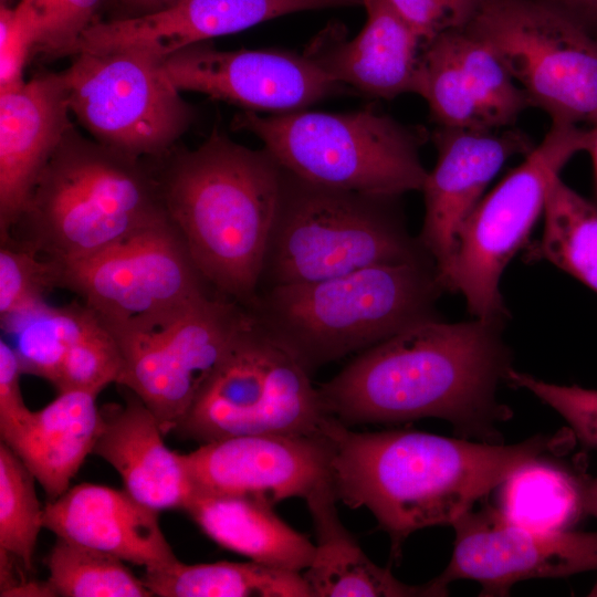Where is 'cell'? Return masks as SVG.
<instances>
[{
  "instance_id": "cell-1",
  "label": "cell",
  "mask_w": 597,
  "mask_h": 597,
  "mask_svg": "<svg viewBox=\"0 0 597 597\" xmlns=\"http://www.w3.org/2000/svg\"><path fill=\"white\" fill-rule=\"evenodd\" d=\"M504 320L416 324L362 352L317 388L324 411L345 426L441 418L464 436L494 441L511 417L496 401L510 352Z\"/></svg>"
},
{
  "instance_id": "cell-2",
  "label": "cell",
  "mask_w": 597,
  "mask_h": 597,
  "mask_svg": "<svg viewBox=\"0 0 597 597\" xmlns=\"http://www.w3.org/2000/svg\"><path fill=\"white\" fill-rule=\"evenodd\" d=\"M326 432L337 500L369 510L389 535L395 557L410 534L453 525L478 500L556 442L545 436L505 446L416 430L355 432L335 418Z\"/></svg>"
},
{
  "instance_id": "cell-3",
  "label": "cell",
  "mask_w": 597,
  "mask_h": 597,
  "mask_svg": "<svg viewBox=\"0 0 597 597\" xmlns=\"http://www.w3.org/2000/svg\"><path fill=\"white\" fill-rule=\"evenodd\" d=\"M155 172L167 217L206 281L247 308L253 306L282 167L265 148L251 149L213 130Z\"/></svg>"
},
{
  "instance_id": "cell-4",
  "label": "cell",
  "mask_w": 597,
  "mask_h": 597,
  "mask_svg": "<svg viewBox=\"0 0 597 597\" xmlns=\"http://www.w3.org/2000/svg\"><path fill=\"white\" fill-rule=\"evenodd\" d=\"M155 169L72 125L40 174L11 237L76 262L167 219Z\"/></svg>"
},
{
  "instance_id": "cell-5",
  "label": "cell",
  "mask_w": 597,
  "mask_h": 597,
  "mask_svg": "<svg viewBox=\"0 0 597 597\" xmlns=\"http://www.w3.org/2000/svg\"><path fill=\"white\" fill-rule=\"evenodd\" d=\"M434 261L378 264L258 293L249 311L311 374L439 318Z\"/></svg>"
},
{
  "instance_id": "cell-6",
  "label": "cell",
  "mask_w": 597,
  "mask_h": 597,
  "mask_svg": "<svg viewBox=\"0 0 597 597\" xmlns=\"http://www.w3.org/2000/svg\"><path fill=\"white\" fill-rule=\"evenodd\" d=\"M397 198L320 186L283 169L258 293L371 265L433 261L409 234Z\"/></svg>"
},
{
  "instance_id": "cell-7",
  "label": "cell",
  "mask_w": 597,
  "mask_h": 597,
  "mask_svg": "<svg viewBox=\"0 0 597 597\" xmlns=\"http://www.w3.org/2000/svg\"><path fill=\"white\" fill-rule=\"evenodd\" d=\"M233 126L259 137L283 169L320 186L399 197L421 190L428 175L417 136L370 109L271 116L247 109Z\"/></svg>"
},
{
  "instance_id": "cell-8",
  "label": "cell",
  "mask_w": 597,
  "mask_h": 597,
  "mask_svg": "<svg viewBox=\"0 0 597 597\" xmlns=\"http://www.w3.org/2000/svg\"><path fill=\"white\" fill-rule=\"evenodd\" d=\"M310 375L251 313L176 431L200 443L240 434H324L332 417Z\"/></svg>"
},
{
  "instance_id": "cell-9",
  "label": "cell",
  "mask_w": 597,
  "mask_h": 597,
  "mask_svg": "<svg viewBox=\"0 0 597 597\" xmlns=\"http://www.w3.org/2000/svg\"><path fill=\"white\" fill-rule=\"evenodd\" d=\"M588 143L589 130L552 124L541 144L482 197L463 222L454 255L437 275L443 290L464 296L475 318H505L499 286L503 271L544 212L552 180L574 155L587 150Z\"/></svg>"
},
{
  "instance_id": "cell-10",
  "label": "cell",
  "mask_w": 597,
  "mask_h": 597,
  "mask_svg": "<svg viewBox=\"0 0 597 597\" xmlns=\"http://www.w3.org/2000/svg\"><path fill=\"white\" fill-rule=\"evenodd\" d=\"M52 262L56 289L75 293L115 338L151 329L218 293L168 218L87 259Z\"/></svg>"
},
{
  "instance_id": "cell-11",
  "label": "cell",
  "mask_w": 597,
  "mask_h": 597,
  "mask_svg": "<svg viewBox=\"0 0 597 597\" xmlns=\"http://www.w3.org/2000/svg\"><path fill=\"white\" fill-rule=\"evenodd\" d=\"M552 124H597V38L542 0H488L467 28Z\"/></svg>"
},
{
  "instance_id": "cell-12",
  "label": "cell",
  "mask_w": 597,
  "mask_h": 597,
  "mask_svg": "<svg viewBox=\"0 0 597 597\" xmlns=\"http://www.w3.org/2000/svg\"><path fill=\"white\" fill-rule=\"evenodd\" d=\"M64 74L78 123L95 140L125 154L164 157L192 122L191 106L156 55L83 52Z\"/></svg>"
},
{
  "instance_id": "cell-13",
  "label": "cell",
  "mask_w": 597,
  "mask_h": 597,
  "mask_svg": "<svg viewBox=\"0 0 597 597\" xmlns=\"http://www.w3.org/2000/svg\"><path fill=\"white\" fill-rule=\"evenodd\" d=\"M251 312L220 293L151 329L115 338L124 359L118 385L153 411L164 433L176 431Z\"/></svg>"
},
{
  "instance_id": "cell-14",
  "label": "cell",
  "mask_w": 597,
  "mask_h": 597,
  "mask_svg": "<svg viewBox=\"0 0 597 597\" xmlns=\"http://www.w3.org/2000/svg\"><path fill=\"white\" fill-rule=\"evenodd\" d=\"M451 559L436 578L472 579L482 596H506L520 580L597 570V532H543L507 521L499 509L470 510L453 525Z\"/></svg>"
},
{
  "instance_id": "cell-15",
  "label": "cell",
  "mask_w": 597,
  "mask_h": 597,
  "mask_svg": "<svg viewBox=\"0 0 597 597\" xmlns=\"http://www.w3.org/2000/svg\"><path fill=\"white\" fill-rule=\"evenodd\" d=\"M332 442L324 434H240L201 443L180 459L193 490L241 494L272 505L306 499L332 482Z\"/></svg>"
},
{
  "instance_id": "cell-16",
  "label": "cell",
  "mask_w": 597,
  "mask_h": 597,
  "mask_svg": "<svg viewBox=\"0 0 597 597\" xmlns=\"http://www.w3.org/2000/svg\"><path fill=\"white\" fill-rule=\"evenodd\" d=\"M171 83L253 112L303 109L338 84L310 55L271 50H218L198 43L164 60Z\"/></svg>"
},
{
  "instance_id": "cell-17",
  "label": "cell",
  "mask_w": 597,
  "mask_h": 597,
  "mask_svg": "<svg viewBox=\"0 0 597 597\" xmlns=\"http://www.w3.org/2000/svg\"><path fill=\"white\" fill-rule=\"evenodd\" d=\"M413 93L440 127L501 129L531 106L498 55L467 29L422 46Z\"/></svg>"
},
{
  "instance_id": "cell-18",
  "label": "cell",
  "mask_w": 597,
  "mask_h": 597,
  "mask_svg": "<svg viewBox=\"0 0 597 597\" xmlns=\"http://www.w3.org/2000/svg\"><path fill=\"white\" fill-rule=\"evenodd\" d=\"M437 164L421 191L425 218L418 237L442 271L452 260L460 229L486 186L516 154L533 147L521 132L440 127L434 134Z\"/></svg>"
},
{
  "instance_id": "cell-19",
  "label": "cell",
  "mask_w": 597,
  "mask_h": 597,
  "mask_svg": "<svg viewBox=\"0 0 597 597\" xmlns=\"http://www.w3.org/2000/svg\"><path fill=\"white\" fill-rule=\"evenodd\" d=\"M341 4L339 0H181L153 13L94 22L67 55L140 51L165 60L276 17Z\"/></svg>"
},
{
  "instance_id": "cell-20",
  "label": "cell",
  "mask_w": 597,
  "mask_h": 597,
  "mask_svg": "<svg viewBox=\"0 0 597 597\" xmlns=\"http://www.w3.org/2000/svg\"><path fill=\"white\" fill-rule=\"evenodd\" d=\"M64 71L0 92V242L18 223L33 187L67 129Z\"/></svg>"
},
{
  "instance_id": "cell-21",
  "label": "cell",
  "mask_w": 597,
  "mask_h": 597,
  "mask_svg": "<svg viewBox=\"0 0 597 597\" xmlns=\"http://www.w3.org/2000/svg\"><path fill=\"white\" fill-rule=\"evenodd\" d=\"M44 528L146 568L178 561L159 524V511L125 489L95 483L69 488L44 505Z\"/></svg>"
},
{
  "instance_id": "cell-22",
  "label": "cell",
  "mask_w": 597,
  "mask_h": 597,
  "mask_svg": "<svg viewBox=\"0 0 597 597\" xmlns=\"http://www.w3.org/2000/svg\"><path fill=\"white\" fill-rule=\"evenodd\" d=\"M100 413L92 453L116 470L124 489L139 502L159 512L184 510L193 488L153 411L128 390L123 405H104Z\"/></svg>"
},
{
  "instance_id": "cell-23",
  "label": "cell",
  "mask_w": 597,
  "mask_h": 597,
  "mask_svg": "<svg viewBox=\"0 0 597 597\" xmlns=\"http://www.w3.org/2000/svg\"><path fill=\"white\" fill-rule=\"evenodd\" d=\"M367 19L350 41L310 56L337 83L386 100L413 93L422 44L389 0H363Z\"/></svg>"
},
{
  "instance_id": "cell-24",
  "label": "cell",
  "mask_w": 597,
  "mask_h": 597,
  "mask_svg": "<svg viewBox=\"0 0 597 597\" xmlns=\"http://www.w3.org/2000/svg\"><path fill=\"white\" fill-rule=\"evenodd\" d=\"M316 544L310 566L302 573L313 597H436L448 587L434 579L423 585L398 580L390 568L375 564L341 522L333 483L306 499Z\"/></svg>"
},
{
  "instance_id": "cell-25",
  "label": "cell",
  "mask_w": 597,
  "mask_h": 597,
  "mask_svg": "<svg viewBox=\"0 0 597 597\" xmlns=\"http://www.w3.org/2000/svg\"><path fill=\"white\" fill-rule=\"evenodd\" d=\"M184 511L223 549L271 567L302 573L315 545L262 499L193 490Z\"/></svg>"
},
{
  "instance_id": "cell-26",
  "label": "cell",
  "mask_w": 597,
  "mask_h": 597,
  "mask_svg": "<svg viewBox=\"0 0 597 597\" xmlns=\"http://www.w3.org/2000/svg\"><path fill=\"white\" fill-rule=\"evenodd\" d=\"M97 395L67 390L33 415L8 446L43 489L48 502L61 496L92 453L101 413Z\"/></svg>"
},
{
  "instance_id": "cell-27",
  "label": "cell",
  "mask_w": 597,
  "mask_h": 597,
  "mask_svg": "<svg viewBox=\"0 0 597 597\" xmlns=\"http://www.w3.org/2000/svg\"><path fill=\"white\" fill-rule=\"evenodd\" d=\"M142 579L159 597H313L302 573L253 561L146 568Z\"/></svg>"
},
{
  "instance_id": "cell-28",
  "label": "cell",
  "mask_w": 597,
  "mask_h": 597,
  "mask_svg": "<svg viewBox=\"0 0 597 597\" xmlns=\"http://www.w3.org/2000/svg\"><path fill=\"white\" fill-rule=\"evenodd\" d=\"M587 479L537 458L517 468L501 484L500 512L510 522L536 531L572 530L587 514Z\"/></svg>"
},
{
  "instance_id": "cell-29",
  "label": "cell",
  "mask_w": 597,
  "mask_h": 597,
  "mask_svg": "<svg viewBox=\"0 0 597 597\" xmlns=\"http://www.w3.org/2000/svg\"><path fill=\"white\" fill-rule=\"evenodd\" d=\"M543 213L542 237L528 247L526 260H546L597 293V207L557 176Z\"/></svg>"
},
{
  "instance_id": "cell-30",
  "label": "cell",
  "mask_w": 597,
  "mask_h": 597,
  "mask_svg": "<svg viewBox=\"0 0 597 597\" xmlns=\"http://www.w3.org/2000/svg\"><path fill=\"white\" fill-rule=\"evenodd\" d=\"M101 325L96 314L77 301L64 306L41 301L1 321L23 374L52 384L70 348Z\"/></svg>"
},
{
  "instance_id": "cell-31",
  "label": "cell",
  "mask_w": 597,
  "mask_h": 597,
  "mask_svg": "<svg viewBox=\"0 0 597 597\" xmlns=\"http://www.w3.org/2000/svg\"><path fill=\"white\" fill-rule=\"evenodd\" d=\"M48 582L56 596L153 597L126 562L88 546L56 537L48 556Z\"/></svg>"
},
{
  "instance_id": "cell-32",
  "label": "cell",
  "mask_w": 597,
  "mask_h": 597,
  "mask_svg": "<svg viewBox=\"0 0 597 597\" xmlns=\"http://www.w3.org/2000/svg\"><path fill=\"white\" fill-rule=\"evenodd\" d=\"M36 479L19 455L0 443V548L12 554L27 572L33 570L44 506L36 495Z\"/></svg>"
},
{
  "instance_id": "cell-33",
  "label": "cell",
  "mask_w": 597,
  "mask_h": 597,
  "mask_svg": "<svg viewBox=\"0 0 597 597\" xmlns=\"http://www.w3.org/2000/svg\"><path fill=\"white\" fill-rule=\"evenodd\" d=\"M56 289L54 263L24 243L0 242V321L44 301Z\"/></svg>"
},
{
  "instance_id": "cell-34",
  "label": "cell",
  "mask_w": 597,
  "mask_h": 597,
  "mask_svg": "<svg viewBox=\"0 0 597 597\" xmlns=\"http://www.w3.org/2000/svg\"><path fill=\"white\" fill-rule=\"evenodd\" d=\"M123 368L115 337L101 325L70 348L53 385L57 392L82 390L98 395L111 383L118 384Z\"/></svg>"
},
{
  "instance_id": "cell-35",
  "label": "cell",
  "mask_w": 597,
  "mask_h": 597,
  "mask_svg": "<svg viewBox=\"0 0 597 597\" xmlns=\"http://www.w3.org/2000/svg\"><path fill=\"white\" fill-rule=\"evenodd\" d=\"M505 380L515 387L531 391L558 412L584 447L597 448L596 389L546 383L513 368L507 370Z\"/></svg>"
},
{
  "instance_id": "cell-36",
  "label": "cell",
  "mask_w": 597,
  "mask_h": 597,
  "mask_svg": "<svg viewBox=\"0 0 597 597\" xmlns=\"http://www.w3.org/2000/svg\"><path fill=\"white\" fill-rule=\"evenodd\" d=\"M41 39L33 9L23 0L14 8H0V92L22 85L29 55Z\"/></svg>"
},
{
  "instance_id": "cell-37",
  "label": "cell",
  "mask_w": 597,
  "mask_h": 597,
  "mask_svg": "<svg viewBox=\"0 0 597 597\" xmlns=\"http://www.w3.org/2000/svg\"><path fill=\"white\" fill-rule=\"evenodd\" d=\"M35 12L41 39L36 50L51 56H67L80 35L95 21L101 0H23Z\"/></svg>"
},
{
  "instance_id": "cell-38",
  "label": "cell",
  "mask_w": 597,
  "mask_h": 597,
  "mask_svg": "<svg viewBox=\"0 0 597 597\" xmlns=\"http://www.w3.org/2000/svg\"><path fill=\"white\" fill-rule=\"evenodd\" d=\"M422 46L438 35L465 30L488 0H389Z\"/></svg>"
},
{
  "instance_id": "cell-39",
  "label": "cell",
  "mask_w": 597,
  "mask_h": 597,
  "mask_svg": "<svg viewBox=\"0 0 597 597\" xmlns=\"http://www.w3.org/2000/svg\"><path fill=\"white\" fill-rule=\"evenodd\" d=\"M23 374L12 346L0 339V437L10 443L31 419L24 402L20 376Z\"/></svg>"
},
{
  "instance_id": "cell-40",
  "label": "cell",
  "mask_w": 597,
  "mask_h": 597,
  "mask_svg": "<svg viewBox=\"0 0 597 597\" xmlns=\"http://www.w3.org/2000/svg\"><path fill=\"white\" fill-rule=\"evenodd\" d=\"M564 12L576 22L597 21V0H542Z\"/></svg>"
},
{
  "instance_id": "cell-41",
  "label": "cell",
  "mask_w": 597,
  "mask_h": 597,
  "mask_svg": "<svg viewBox=\"0 0 597 597\" xmlns=\"http://www.w3.org/2000/svg\"><path fill=\"white\" fill-rule=\"evenodd\" d=\"M179 1L181 0H119L126 11V14L121 18L153 13Z\"/></svg>"
},
{
  "instance_id": "cell-42",
  "label": "cell",
  "mask_w": 597,
  "mask_h": 597,
  "mask_svg": "<svg viewBox=\"0 0 597 597\" xmlns=\"http://www.w3.org/2000/svg\"><path fill=\"white\" fill-rule=\"evenodd\" d=\"M585 510L587 514L597 517V478L588 481L585 494Z\"/></svg>"
},
{
  "instance_id": "cell-43",
  "label": "cell",
  "mask_w": 597,
  "mask_h": 597,
  "mask_svg": "<svg viewBox=\"0 0 597 597\" xmlns=\"http://www.w3.org/2000/svg\"><path fill=\"white\" fill-rule=\"evenodd\" d=\"M587 151L590 154L593 159L597 187V124L594 125L591 129H589V143Z\"/></svg>"
},
{
  "instance_id": "cell-44",
  "label": "cell",
  "mask_w": 597,
  "mask_h": 597,
  "mask_svg": "<svg viewBox=\"0 0 597 597\" xmlns=\"http://www.w3.org/2000/svg\"><path fill=\"white\" fill-rule=\"evenodd\" d=\"M341 2H343L344 4H354V3H360L363 2V0H339Z\"/></svg>"
},
{
  "instance_id": "cell-45",
  "label": "cell",
  "mask_w": 597,
  "mask_h": 597,
  "mask_svg": "<svg viewBox=\"0 0 597 597\" xmlns=\"http://www.w3.org/2000/svg\"><path fill=\"white\" fill-rule=\"evenodd\" d=\"M589 596H597V582H596L594 588L591 589Z\"/></svg>"
},
{
  "instance_id": "cell-46",
  "label": "cell",
  "mask_w": 597,
  "mask_h": 597,
  "mask_svg": "<svg viewBox=\"0 0 597 597\" xmlns=\"http://www.w3.org/2000/svg\"><path fill=\"white\" fill-rule=\"evenodd\" d=\"M3 1V0H2Z\"/></svg>"
}]
</instances>
